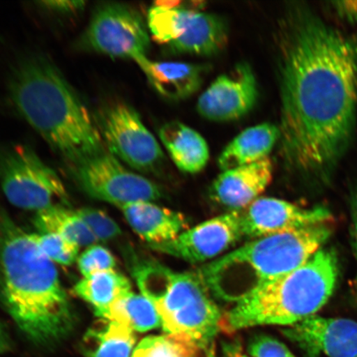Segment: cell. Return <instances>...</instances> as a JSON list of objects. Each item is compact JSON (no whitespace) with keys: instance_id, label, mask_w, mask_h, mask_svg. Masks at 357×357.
Wrapping results in <instances>:
<instances>
[{"instance_id":"6da1fadb","label":"cell","mask_w":357,"mask_h":357,"mask_svg":"<svg viewBox=\"0 0 357 357\" xmlns=\"http://www.w3.org/2000/svg\"><path fill=\"white\" fill-rule=\"evenodd\" d=\"M275 40L281 153L298 171L326 176L355 135L357 40L303 3L287 8Z\"/></svg>"},{"instance_id":"7a4b0ae2","label":"cell","mask_w":357,"mask_h":357,"mask_svg":"<svg viewBox=\"0 0 357 357\" xmlns=\"http://www.w3.org/2000/svg\"><path fill=\"white\" fill-rule=\"evenodd\" d=\"M0 303L33 344H60L77 325L54 262L0 207Z\"/></svg>"},{"instance_id":"3957f363","label":"cell","mask_w":357,"mask_h":357,"mask_svg":"<svg viewBox=\"0 0 357 357\" xmlns=\"http://www.w3.org/2000/svg\"><path fill=\"white\" fill-rule=\"evenodd\" d=\"M10 93L22 117L69 165L105 151L86 105L50 61H22L13 71Z\"/></svg>"},{"instance_id":"277c9868","label":"cell","mask_w":357,"mask_h":357,"mask_svg":"<svg viewBox=\"0 0 357 357\" xmlns=\"http://www.w3.org/2000/svg\"><path fill=\"white\" fill-rule=\"evenodd\" d=\"M332 233L331 225L324 222L254 239L201 266L197 274L213 296L236 303L305 264Z\"/></svg>"},{"instance_id":"5b68a950","label":"cell","mask_w":357,"mask_h":357,"mask_svg":"<svg viewBox=\"0 0 357 357\" xmlns=\"http://www.w3.org/2000/svg\"><path fill=\"white\" fill-rule=\"evenodd\" d=\"M338 275L333 250L322 248L296 270L271 281L222 316L221 330L293 326L314 316L331 297Z\"/></svg>"},{"instance_id":"8992f818","label":"cell","mask_w":357,"mask_h":357,"mask_svg":"<svg viewBox=\"0 0 357 357\" xmlns=\"http://www.w3.org/2000/svg\"><path fill=\"white\" fill-rule=\"evenodd\" d=\"M142 296L153 303L167 334L190 339L204 349L221 329L222 315L199 275L146 263L134 269Z\"/></svg>"},{"instance_id":"52a82bcc","label":"cell","mask_w":357,"mask_h":357,"mask_svg":"<svg viewBox=\"0 0 357 357\" xmlns=\"http://www.w3.org/2000/svg\"><path fill=\"white\" fill-rule=\"evenodd\" d=\"M147 29L155 42L172 54L213 56L225 48L229 30L227 21L178 2H156L147 13Z\"/></svg>"},{"instance_id":"ba28073f","label":"cell","mask_w":357,"mask_h":357,"mask_svg":"<svg viewBox=\"0 0 357 357\" xmlns=\"http://www.w3.org/2000/svg\"><path fill=\"white\" fill-rule=\"evenodd\" d=\"M0 185L8 202L24 211L38 213L69 203L59 176L28 146L0 149Z\"/></svg>"},{"instance_id":"9c48e42d","label":"cell","mask_w":357,"mask_h":357,"mask_svg":"<svg viewBox=\"0 0 357 357\" xmlns=\"http://www.w3.org/2000/svg\"><path fill=\"white\" fill-rule=\"evenodd\" d=\"M69 166L80 189L92 198L119 208L162 198V191L155 183L129 171L106 151Z\"/></svg>"},{"instance_id":"30bf717a","label":"cell","mask_w":357,"mask_h":357,"mask_svg":"<svg viewBox=\"0 0 357 357\" xmlns=\"http://www.w3.org/2000/svg\"><path fill=\"white\" fill-rule=\"evenodd\" d=\"M97 127L109 153L120 162L144 173L162 167V147L132 106L123 102L107 105L98 115Z\"/></svg>"},{"instance_id":"8fae6325","label":"cell","mask_w":357,"mask_h":357,"mask_svg":"<svg viewBox=\"0 0 357 357\" xmlns=\"http://www.w3.org/2000/svg\"><path fill=\"white\" fill-rule=\"evenodd\" d=\"M149 29L139 15L121 3L96 8L80 39V47L111 57L128 58L137 65L150 46Z\"/></svg>"},{"instance_id":"7c38bea8","label":"cell","mask_w":357,"mask_h":357,"mask_svg":"<svg viewBox=\"0 0 357 357\" xmlns=\"http://www.w3.org/2000/svg\"><path fill=\"white\" fill-rule=\"evenodd\" d=\"M243 238L240 211H231L199 223L171 242L151 249L190 263L211 262Z\"/></svg>"},{"instance_id":"4fadbf2b","label":"cell","mask_w":357,"mask_h":357,"mask_svg":"<svg viewBox=\"0 0 357 357\" xmlns=\"http://www.w3.org/2000/svg\"><path fill=\"white\" fill-rule=\"evenodd\" d=\"M258 95L255 74L243 62L214 80L199 98L197 110L213 122L234 121L254 108Z\"/></svg>"},{"instance_id":"5bb4252c","label":"cell","mask_w":357,"mask_h":357,"mask_svg":"<svg viewBox=\"0 0 357 357\" xmlns=\"http://www.w3.org/2000/svg\"><path fill=\"white\" fill-rule=\"evenodd\" d=\"M244 238H261L329 222L332 214L324 207L303 208L275 198H258L240 211Z\"/></svg>"},{"instance_id":"9a60e30c","label":"cell","mask_w":357,"mask_h":357,"mask_svg":"<svg viewBox=\"0 0 357 357\" xmlns=\"http://www.w3.org/2000/svg\"><path fill=\"white\" fill-rule=\"evenodd\" d=\"M305 357H357V323L312 316L284 330Z\"/></svg>"},{"instance_id":"2e32d148","label":"cell","mask_w":357,"mask_h":357,"mask_svg":"<svg viewBox=\"0 0 357 357\" xmlns=\"http://www.w3.org/2000/svg\"><path fill=\"white\" fill-rule=\"evenodd\" d=\"M272 173L269 158L223 171L213 183V198L233 211H243L270 185Z\"/></svg>"},{"instance_id":"e0dca14e","label":"cell","mask_w":357,"mask_h":357,"mask_svg":"<svg viewBox=\"0 0 357 357\" xmlns=\"http://www.w3.org/2000/svg\"><path fill=\"white\" fill-rule=\"evenodd\" d=\"M120 208L132 229L151 248L171 242L189 229L184 214L153 202L144 201Z\"/></svg>"},{"instance_id":"ac0fdd59","label":"cell","mask_w":357,"mask_h":357,"mask_svg":"<svg viewBox=\"0 0 357 357\" xmlns=\"http://www.w3.org/2000/svg\"><path fill=\"white\" fill-rule=\"evenodd\" d=\"M160 96L185 100L202 86L206 66L186 62L153 61L146 57L137 64Z\"/></svg>"},{"instance_id":"d6986e66","label":"cell","mask_w":357,"mask_h":357,"mask_svg":"<svg viewBox=\"0 0 357 357\" xmlns=\"http://www.w3.org/2000/svg\"><path fill=\"white\" fill-rule=\"evenodd\" d=\"M280 138L279 126L270 123L245 129L223 149L218 166L222 171H227L269 158Z\"/></svg>"},{"instance_id":"ffe728a7","label":"cell","mask_w":357,"mask_h":357,"mask_svg":"<svg viewBox=\"0 0 357 357\" xmlns=\"http://www.w3.org/2000/svg\"><path fill=\"white\" fill-rule=\"evenodd\" d=\"M160 142L181 172L195 174L203 171L209 160L207 142L195 129L173 121L160 128Z\"/></svg>"},{"instance_id":"44dd1931","label":"cell","mask_w":357,"mask_h":357,"mask_svg":"<svg viewBox=\"0 0 357 357\" xmlns=\"http://www.w3.org/2000/svg\"><path fill=\"white\" fill-rule=\"evenodd\" d=\"M75 296L93 307L97 317L105 319L112 306L131 292L130 281L120 272H100L75 285Z\"/></svg>"},{"instance_id":"7402d4cb","label":"cell","mask_w":357,"mask_h":357,"mask_svg":"<svg viewBox=\"0 0 357 357\" xmlns=\"http://www.w3.org/2000/svg\"><path fill=\"white\" fill-rule=\"evenodd\" d=\"M136 342L127 325L102 319L84 335L82 349L86 357H131Z\"/></svg>"},{"instance_id":"603a6c76","label":"cell","mask_w":357,"mask_h":357,"mask_svg":"<svg viewBox=\"0 0 357 357\" xmlns=\"http://www.w3.org/2000/svg\"><path fill=\"white\" fill-rule=\"evenodd\" d=\"M33 222L40 234L59 235L79 247H91L97 242L78 213L64 205H56L38 212Z\"/></svg>"},{"instance_id":"cb8c5ba5","label":"cell","mask_w":357,"mask_h":357,"mask_svg":"<svg viewBox=\"0 0 357 357\" xmlns=\"http://www.w3.org/2000/svg\"><path fill=\"white\" fill-rule=\"evenodd\" d=\"M105 319L127 325L134 332L146 333L162 327L153 303L142 294L132 291L110 307Z\"/></svg>"},{"instance_id":"d4e9b609","label":"cell","mask_w":357,"mask_h":357,"mask_svg":"<svg viewBox=\"0 0 357 357\" xmlns=\"http://www.w3.org/2000/svg\"><path fill=\"white\" fill-rule=\"evenodd\" d=\"M204 350L188 338L166 333L142 339L132 357H200Z\"/></svg>"},{"instance_id":"484cf974","label":"cell","mask_w":357,"mask_h":357,"mask_svg":"<svg viewBox=\"0 0 357 357\" xmlns=\"http://www.w3.org/2000/svg\"><path fill=\"white\" fill-rule=\"evenodd\" d=\"M31 238L53 262L70 266L77 260L79 245L62 236L53 234H32Z\"/></svg>"},{"instance_id":"4316f807","label":"cell","mask_w":357,"mask_h":357,"mask_svg":"<svg viewBox=\"0 0 357 357\" xmlns=\"http://www.w3.org/2000/svg\"><path fill=\"white\" fill-rule=\"evenodd\" d=\"M75 212L86 222L97 241L108 242L121 234L118 223L100 209L83 208Z\"/></svg>"},{"instance_id":"83f0119b","label":"cell","mask_w":357,"mask_h":357,"mask_svg":"<svg viewBox=\"0 0 357 357\" xmlns=\"http://www.w3.org/2000/svg\"><path fill=\"white\" fill-rule=\"evenodd\" d=\"M80 273L88 278L100 272L113 271L116 259L109 249L100 245H92L77 259Z\"/></svg>"},{"instance_id":"f1b7e54d","label":"cell","mask_w":357,"mask_h":357,"mask_svg":"<svg viewBox=\"0 0 357 357\" xmlns=\"http://www.w3.org/2000/svg\"><path fill=\"white\" fill-rule=\"evenodd\" d=\"M248 351L252 357H296L283 342L268 335L253 337Z\"/></svg>"},{"instance_id":"f546056e","label":"cell","mask_w":357,"mask_h":357,"mask_svg":"<svg viewBox=\"0 0 357 357\" xmlns=\"http://www.w3.org/2000/svg\"><path fill=\"white\" fill-rule=\"evenodd\" d=\"M333 8L342 19L357 25V0H342L332 2Z\"/></svg>"},{"instance_id":"4dcf8cb0","label":"cell","mask_w":357,"mask_h":357,"mask_svg":"<svg viewBox=\"0 0 357 357\" xmlns=\"http://www.w3.org/2000/svg\"><path fill=\"white\" fill-rule=\"evenodd\" d=\"M42 6L56 12L60 13H75L83 10L86 3L83 1H43Z\"/></svg>"},{"instance_id":"1f68e13d","label":"cell","mask_w":357,"mask_h":357,"mask_svg":"<svg viewBox=\"0 0 357 357\" xmlns=\"http://www.w3.org/2000/svg\"><path fill=\"white\" fill-rule=\"evenodd\" d=\"M351 220L352 244H354L357 261V193L355 194L351 199ZM355 292L357 297V274L355 279Z\"/></svg>"},{"instance_id":"d6a6232c","label":"cell","mask_w":357,"mask_h":357,"mask_svg":"<svg viewBox=\"0 0 357 357\" xmlns=\"http://www.w3.org/2000/svg\"><path fill=\"white\" fill-rule=\"evenodd\" d=\"M11 345V339L7 327L2 322H0V354L10 350Z\"/></svg>"},{"instance_id":"836d02e7","label":"cell","mask_w":357,"mask_h":357,"mask_svg":"<svg viewBox=\"0 0 357 357\" xmlns=\"http://www.w3.org/2000/svg\"><path fill=\"white\" fill-rule=\"evenodd\" d=\"M227 354L229 357H248L243 355L236 347H229V349L227 350Z\"/></svg>"},{"instance_id":"e575fe53","label":"cell","mask_w":357,"mask_h":357,"mask_svg":"<svg viewBox=\"0 0 357 357\" xmlns=\"http://www.w3.org/2000/svg\"><path fill=\"white\" fill-rule=\"evenodd\" d=\"M208 357H215V355H214V351H213V350L209 351V354H208Z\"/></svg>"}]
</instances>
